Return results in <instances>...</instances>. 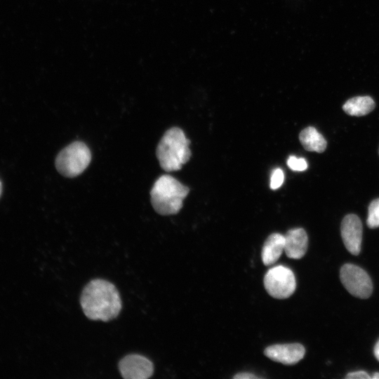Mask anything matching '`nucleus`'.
I'll return each instance as SVG.
<instances>
[{"mask_svg": "<svg viewBox=\"0 0 379 379\" xmlns=\"http://www.w3.org/2000/svg\"><path fill=\"white\" fill-rule=\"evenodd\" d=\"M189 188L169 175L160 176L150 191L151 203L157 213L162 215L178 213Z\"/></svg>", "mask_w": 379, "mask_h": 379, "instance_id": "obj_3", "label": "nucleus"}, {"mask_svg": "<svg viewBox=\"0 0 379 379\" xmlns=\"http://www.w3.org/2000/svg\"><path fill=\"white\" fill-rule=\"evenodd\" d=\"M284 251V235L271 234L265 240L261 252L262 262L266 266L275 263Z\"/></svg>", "mask_w": 379, "mask_h": 379, "instance_id": "obj_11", "label": "nucleus"}, {"mask_svg": "<svg viewBox=\"0 0 379 379\" xmlns=\"http://www.w3.org/2000/svg\"><path fill=\"white\" fill-rule=\"evenodd\" d=\"M80 304L86 317L91 320H112L121 310L117 288L112 283L102 279H93L85 286Z\"/></svg>", "mask_w": 379, "mask_h": 379, "instance_id": "obj_1", "label": "nucleus"}, {"mask_svg": "<svg viewBox=\"0 0 379 379\" xmlns=\"http://www.w3.org/2000/svg\"><path fill=\"white\" fill-rule=\"evenodd\" d=\"M371 378L379 379V373H375L371 377Z\"/></svg>", "mask_w": 379, "mask_h": 379, "instance_id": "obj_20", "label": "nucleus"}, {"mask_svg": "<svg viewBox=\"0 0 379 379\" xmlns=\"http://www.w3.org/2000/svg\"><path fill=\"white\" fill-rule=\"evenodd\" d=\"M375 104L370 96H357L349 99L343 106V111L351 116H364L375 108Z\"/></svg>", "mask_w": 379, "mask_h": 379, "instance_id": "obj_13", "label": "nucleus"}, {"mask_svg": "<svg viewBox=\"0 0 379 379\" xmlns=\"http://www.w3.org/2000/svg\"><path fill=\"white\" fill-rule=\"evenodd\" d=\"M340 281L352 295L366 299L373 291L372 281L368 273L357 265L347 263L340 270Z\"/></svg>", "mask_w": 379, "mask_h": 379, "instance_id": "obj_6", "label": "nucleus"}, {"mask_svg": "<svg viewBox=\"0 0 379 379\" xmlns=\"http://www.w3.org/2000/svg\"><path fill=\"white\" fill-rule=\"evenodd\" d=\"M119 370L126 379H147L152 375L154 365L142 355L131 354L120 360Z\"/></svg>", "mask_w": 379, "mask_h": 379, "instance_id": "obj_7", "label": "nucleus"}, {"mask_svg": "<svg viewBox=\"0 0 379 379\" xmlns=\"http://www.w3.org/2000/svg\"><path fill=\"white\" fill-rule=\"evenodd\" d=\"M299 140L303 147L310 152L321 153L327 146L324 136L313 126L304 128L299 134Z\"/></svg>", "mask_w": 379, "mask_h": 379, "instance_id": "obj_12", "label": "nucleus"}, {"mask_svg": "<svg viewBox=\"0 0 379 379\" xmlns=\"http://www.w3.org/2000/svg\"><path fill=\"white\" fill-rule=\"evenodd\" d=\"M284 180V174L283 171L279 168L274 169L270 178V188L272 190L279 188L283 184Z\"/></svg>", "mask_w": 379, "mask_h": 379, "instance_id": "obj_16", "label": "nucleus"}, {"mask_svg": "<svg viewBox=\"0 0 379 379\" xmlns=\"http://www.w3.org/2000/svg\"><path fill=\"white\" fill-rule=\"evenodd\" d=\"M91 160L88 147L82 142L76 141L62 149L55 159L58 171L67 178L80 175Z\"/></svg>", "mask_w": 379, "mask_h": 379, "instance_id": "obj_4", "label": "nucleus"}, {"mask_svg": "<svg viewBox=\"0 0 379 379\" xmlns=\"http://www.w3.org/2000/svg\"><path fill=\"white\" fill-rule=\"evenodd\" d=\"M190 143L180 128L173 127L167 130L156 150L161 167L168 172L180 170L191 157Z\"/></svg>", "mask_w": 379, "mask_h": 379, "instance_id": "obj_2", "label": "nucleus"}, {"mask_svg": "<svg viewBox=\"0 0 379 379\" xmlns=\"http://www.w3.org/2000/svg\"><path fill=\"white\" fill-rule=\"evenodd\" d=\"M1 191H2V185H1V182L0 181V195L1 194Z\"/></svg>", "mask_w": 379, "mask_h": 379, "instance_id": "obj_21", "label": "nucleus"}, {"mask_svg": "<svg viewBox=\"0 0 379 379\" xmlns=\"http://www.w3.org/2000/svg\"><path fill=\"white\" fill-rule=\"evenodd\" d=\"M288 166L295 171H303L307 168V163L304 158L290 156L287 160Z\"/></svg>", "mask_w": 379, "mask_h": 379, "instance_id": "obj_15", "label": "nucleus"}, {"mask_svg": "<svg viewBox=\"0 0 379 379\" xmlns=\"http://www.w3.org/2000/svg\"><path fill=\"white\" fill-rule=\"evenodd\" d=\"M366 224L371 229L379 227V198L369 204Z\"/></svg>", "mask_w": 379, "mask_h": 379, "instance_id": "obj_14", "label": "nucleus"}, {"mask_svg": "<svg viewBox=\"0 0 379 379\" xmlns=\"http://www.w3.org/2000/svg\"><path fill=\"white\" fill-rule=\"evenodd\" d=\"M345 378L347 379H370L371 377L364 371H358L354 372L349 373Z\"/></svg>", "mask_w": 379, "mask_h": 379, "instance_id": "obj_17", "label": "nucleus"}, {"mask_svg": "<svg viewBox=\"0 0 379 379\" xmlns=\"http://www.w3.org/2000/svg\"><path fill=\"white\" fill-rule=\"evenodd\" d=\"M362 230L361 220L355 214L345 215L341 222L340 231L344 245L354 255H359L361 251Z\"/></svg>", "mask_w": 379, "mask_h": 379, "instance_id": "obj_8", "label": "nucleus"}, {"mask_svg": "<svg viewBox=\"0 0 379 379\" xmlns=\"http://www.w3.org/2000/svg\"><path fill=\"white\" fill-rule=\"evenodd\" d=\"M264 286L272 297L277 299L287 298L295 291V275L287 267H273L267 270L264 277Z\"/></svg>", "mask_w": 379, "mask_h": 379, "instance_id": "obj_5", "label": "nucleus"}, {"mask_svg": "<svg viewBox=\"0 0 379 379\" xmlns=\"http://www.w3.org/2000/svg\"><path fill=\"white\" fill-rule=\"evenodd\" d=\"M305 349L300 343L276 344L265 349V355L272 361L285 365H293L305 355Z\"/></svg>", "mask_w": 379, "mask_h": 379, "instance_id": "obj_9", "label": "nucleus"}, {"mask_svg": "<svg viewBox=\"0 0 379 379\" xmlns=\"http://www.w3.org/2000/svg\"><path fill=\"white\" fill-rule=\"evenodd\" d=\"M233 378L235 379H257L260 378L259 377L256 376L255 375L251 373H237Z\"/></svg>", "mask_w": 379, "mask_h": 379, "instance_id": "obj_18", "label": "nucleus"}, {"mask_svg": "<svg viewBox=\"0 0 379 379\" xmlns=\"http://www.w3.org/2000/svg\"><path fill=\"white\" fill-rule=\"evenodd\" d=\"M308 237L302 228L291 229L284 235V251L289 258L300 259L307 252Z\"/></svg>", "mask_w": 379, "mask_h": 379, "instance_id": "obj_10", "label": "nucleus"}, {"mask_svg": "<svg viewBox=\"0 0 379 379\" xmlns=\"http://www.w3.org/2000/svg\"><path fill=\"white\" fill-rule=\"evenodd\" d=\"M374 354L375 358L379 361V340L374 347Z\"/></svg>", "mask_w": 379, "mask_h": 379, "instance_id": "obj_19", "label": "nucleus"}]
</instances>
